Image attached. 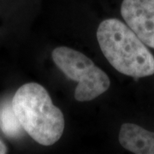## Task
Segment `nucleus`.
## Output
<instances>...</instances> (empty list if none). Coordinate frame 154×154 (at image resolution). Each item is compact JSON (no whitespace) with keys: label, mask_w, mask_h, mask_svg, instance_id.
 <instances>
[{"label":"nucleus","mask_w":154,"mask_h":154,"mask_svg":"<svg viewBox=\"0 0 154 154\" xmlns=\"http://www.w3.org/2000/svg\"><path fill=\"white\" fill-rule=\"evenodd\" d=\"M11 103L23 130L37 143L51 146L60 140L64 130L63 114L44 87L26 83L17 89Z\"/></svg>","instance_id":"nucleus-1"},{"label":"nucleus","mask_w":154,"mask_h":154,"mask_svg":"<svg viewBox=\"0 0 154 154\" xmlns=\"http://www.w3.org/2000/svg\"><path fill=\"white\" fill-rule=\"evenodd\" d=\"M97 39L111 66L134 78L154 74V57L146 45L125 23L110 18L99 24Z\"/></svg>","instance_id":"nucleus-2"},{"label":"nucleus","mask_w":154,"mask_h":154,"mask_svg":"<svg viewBox=\"0 0 154 154\" xmlns=\"http://www.w3.org/2000/svg\"><path fill=\"white\" fill-rule=\"evenodd\" d=\"M51 57L61 71L70 80L78 82L75 91L77 101H91L110 88V79L106 73L82 52L60 46L52 51Z\"/></svg>","instance_id":"nucleus-3"},{"label":"nucleus","mask_w":154,"mask_h":154,"mask_svg":"<svg viewBox=\"0 0 154 154\" xmlns=\"http://www.w3.org/2000/svg\"><path fill=\"white\" fill-rule=\"evenodd\" d=\"M121 14L144 44L154 48V0H123Z\"/></svg>","instance_id":"nucleus-4"},{"label":"nucleus","mask_w":154,"mask_h":154,"mask_svg":"<svg viewBox=\"0 0 154 154\" xmlns=\"http://www.w3.org/2000/svg\"><path fill=\"white\" fill-rule=\"evenodd\" d=\"M7 152V147L4 142L0 140V154H5Z\"/></svg>","instance_id":"nucleus-7"},{"label":"nucleus","mask_w":154,"mask_h":154,"mask_svg":"<svg viewBox=\"0 0 154 154\" xmlns=\"http://www.w3.org/2000/svg\"><path fill=\"white\" fill-rule=\"evenodd\" d=\"M0 128L8 137L22 136L23 128L14 111L11 102L7 101L0 105Z\"/></svg>","instance_id":"nucleus-6"},{"label":"nucleus","mask_w":154,"mask_h":154,"mask_svg":"<svg viewBox=\"0 0 154 154\" xmlns=\"http://www.w3.org/2000/svg\"><path fill=\"white\" fill-rule=\"evenodd\" d=\"M119 142L135 154H154V133L134 123H123L119 132Z\"/></svg>","instance_id":"nucleus-5"}]
</instances>
